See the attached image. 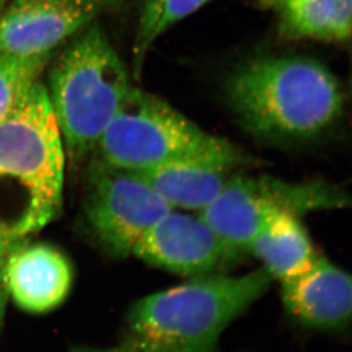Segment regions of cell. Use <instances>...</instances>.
Masks as SVG:
<instances>
[{
	"label": "cell",
	"instance_id": "cell-5",
	"mask_svg": "<svg viewBox=\"0 0 352 352\" xmlns=\"http://www.w3.org/2000/svg\"><path fill=\"white\" fill-rule=\"evenodd\" d=\"M234 144L204 131L160 96L133 86L98 141L94 156L146 172L176 160L223 153Z\"/></svg>",
	"mask_w": 352,
	"mask_h": 352
},
{
	"label": "cell",
	"instance_id": "cell-12",
	"mask_svg": "<svg viewBox=\"0 0 352 352\" xmlns=\"http://www.w3.org/2000/svg\"><path fill=\"white\" fill-rule=\"evenodd\" d=\"M274 14L285 39L343 41L352 37V0H258Z\"/></svg>",
	"mask_w": 352,
	"mask_h": 352
},
{
	"label": "cell",
	"instance_id": "cell-8",
	"mask_svg": "<svg viewBox=\"0 0 352 352\" xmlns=\"http://www.w3.org/2000/svg\"><path fill=\"white\" fill-rule=\"evenodd\" d=\"M98 0H13L0 13V54L41 56L94 22Z\"/></svg>",
	"mask_w": 352,
	"mask_h": 352
},
{
	"label": "cell",
	"instance_id": "cell-15",
	"mask_svg": "<svg viewBox=\"0 0 352 352\" xmlns=\"http://www.w3.org/2000/svg\"><path fill=\"white\" fill-rule=\"evenodd\" d=\"M54 54L41 56H13L0 54V120L41 80Z\"/></svg>",
	"mask_w": 352,
	"mask_h": 352
},
{
	"label": "cell",
	"instance_id": "cell-17",
	"mask_svg": "<svg viewBox=\"0 0 352 352\" xmlns=\"http://www.w3.org/2000/svg\"><path fill=\"white\" fill-rule=\"evenodd\" d=\"M3 267H5V264H0V325H1V322H3L5 308H6L7 298H8V289H7Z\"/></svg>",
	"mask_w": 352,
	"mask_h": 352
},
{
	"label": "cell",
	"instance_id": "cell-9",
	"mask_svg": "<svg viewBox=\"0 0 352 352\" xmlns=\"http://www.w3.org/2000/svg\"><path fill=\"white\" fill-rule=\"evenodd\" d=\"M251 164L256 160L234 146L223 153L176 160L140 174L173 210L199 213L234 170Z\"/></svg>",
	"mask_w": 352,
	"mask_h": 352
},
{
	"label": "cell",
	"instance_id": "cell-4",
	"mask_svg": "<svg viewBox=\"0 0 352 352\" xmlns=\"http://www.w3.org/2000/svg\"><path fill=\"white\" fill-rule=\"evenodd\" d=\"M45 86L72 166L94 153L133 87L129 69L96 22L58 55Z\"/></svg>",
	"mask_w": 352,
	"mask_h": 352
},
{
	"label": "cell",
	"instance_id": "cell-20",
	"mask_svg": "<svg viewBox=\"0 0 352 352\" xmlns=\"http://www.w3.org/2000/svg\"><path fill=\"white\" fill-rule=\"evenodd\" d=\"M7 0H0V13L3 12V8L6 7Z\"/></svg>",
	"mask_w": 352,
	"mask_h": 352
},
{
	"label": "cell",
	"instance_id": "cell-19",
	"mask_svg": "<svg viewBox=\"0 0 352 352\" xmlns=\"http://www.w3.org/2000/svg\"><path fill=\"white\" fill-rule=\"evenodd\" d=\"M100 5H101L102 8L103 7H117L119 5H122L125 0H98Z\"/></svg>",
	"mask_w": 352,
	"mask_h": 352
},
{
	"label": "cell",
	"instance_id": "cell-16",
	"mask_svg": "<svg viewBox=\"0 0 352 352\" xmlns=\"http://www.w3.org/2000/svg\"><path fill=\"white\" fill-rule=\"evenodd\" d=\"M23 241L24 239L15 237L10 231L0 226V264H5L10 252Z\"/></svg>",
	"mask_w": 352,
	"mask_h": 352
},
{
	"label": "cell",
	"instance_id": "cell-21",
	"mask_svg": "<svg viewBox=\"0 0 352 352\" xmlns=\"http://www.w3.org/2000/svg\"><path fill=\"white\" fill-rule=\"evenodd\" d=\"M350 88H351V91H352V60H351V78H350Z\"/></svg>",
	"mask_w": 352,
	"mask_h": 352
},
{
	"label": "cell",
	"instance_id": "cell-13",
	"mask_svg": "<svg viewBox=\"0 0 352 352\" xmlns=\"http://www.w3.org/2000/svg\"><path fill=\"white\" fill-rule=\"evenodd\" d=\"M250 252L281 283L305 274L318 258L300 217L285 213L267 221Z\"/></svg>",
	"mask_w": 352,
	"mask_h": 352
},
{
	"label": "cell",
	"instance_id": "cell-10",
	"mask_svg": "<svg viewBox=\"0 0 352 352\" xmlns=\"http://www.w3.org/2000/svg\"><path fill=\"white\" fill-rule=\"evenodd\" d=\"M7 289L17 307L30 314L58 308L72 289L74 271L58 248L21 241L5 262Z\"/></svg>",
	"mask_w": 352,
	"mask_h": 352
},
{
	"label": "cell",
	"instance_id": "cell-3",
	"mask_svg": "<svg viewBox=\"0 0 352 352\" xmlns=\"http://www.w3.org/2000/svg\"><path fill=\"white\" fill-rule=\"evenodd\" d=\"M264 267L192 278L133 305L126 342L140 352H214L221 333L267 291Z\"/></svg>",
	"mask_w": 352,
	"mask_h": 352
},
{
	"label": "cell",
	"instance_id": "cell-18",
	"mask_svg": "<svg viewBox=\"0 0 352 352\" xmlns=\"http://www.w3.org/2000/svg\"><path fill=\"white\" fill-rule=\"evenodd\" d=\"M70 352H140L129 343H124L122 346L116 348H108V349H95V348H76Z\"/></svg>",
	"mask_w": 352,
	"mask_h": 352
},
{
	"label": "cell",
	"instance_id": "cell-2",
	"mask_svg": "<svg viewBox=\"0 0 352 352\" xmlns=\"http://www.w3.org/2000/svg\"><path fill=\"white\" fill-rule=\"evenodd\" d=\"M65 164L47 89L38 80L0 120V204L6 217L12 210L14 236L25 239L61 212Z\"/></svg>",
	"mask_w": 352,
	"mask_h": 352
},
{
	"label": "cell",
	"instance_id": "cell-14",
	"mask_svg": "<svg viewBox=\"0 0 352 352\" xmlns=\"http://www.w3.org/2000/svg\"><path fill=\"white\" fill-rule=\"evenodd\" d=\"M210 0H143L133 46V72L138 77L146 54L166 31Z\"/></svg>",
	"mask_w": 352,
	"mask_h": 352
},
{
	"label": "cell",
	"instance_id": "cell-1",
	"mask_svg": "<svg viewBox=\"0 0 352 352\" xmlns=\"http://www.w3.org/2000/svg\"><path fill=\"white\" fill-rule=\"evenodd\" d=\"M226 96L241 127L264 141L315 139L342 115L344 95L320 62L295 55H262L231 72Z\"/></svg>",
	"mask_w": 352,
	"mask_h": 352
},
{
	"label": "cell",
	"instance_id": "cell-7",
	"mask_svg": "<svg viewBox=\"0 0 352 352\" xmlns=\"http://www.w3.org/2000/svg\"><path fill=\"white\" fill-rule=\"evenodd\" d=\"M133 255L173 274L196 278L221 274L239 258L199 213L172 210L141 239Z\"/></svg>",
	"mask_w": 352,
	"mask_h": 352
},
{
	"label": "cell",
	"instance_id": "cell-11",
	"mask_svg": "<svg viewBox=\"0 0 352 352\" xmlns=\"http://www.w3.org/2000/svg\"><path fill=\"white\" fill-rule=\"evenodd\" d=\"M281 284L285 308L302 325L339 329L352 324V274L325 258Z\"/></svg>",
	"mask_w": 352,
	"mask_h": 352
},
{
	"label": "cell",
	"instance_id": "cell-6",
	"mask_svg": "<svg viewBox=\"0 0 352 352\" xmlns=\"http://www.w3.org/2000/svg\"><path fill=\"white\" fill-rule=\"evenodd\" d=\"M93 157L84 200L86 224L103 251L126 258L173 208L141 174Z\"/></svg>",
	"mask_w": 352,
	"mask_h": 352
}]
</instances>
